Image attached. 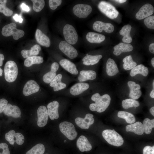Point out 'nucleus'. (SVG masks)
<instances>
[{
	"label": "nucleus",
	"mask_w": 154,
	"mask_h": 154,
	"mask_svg": "<svg viewBox=\"0 0 154 154\" xmlns=\"http://www.w3.org/2000/svg\"><path fill=\"white\" fill-rule=\"evenodd\" d=\"M60 50L69 58L73 59L78 55L76 50L65 41H61L59 44Z\"/></svg>",
	"instance_id": "obj_9"
},
{
	"label": "nucleus",
	"mask_w": 154,
	"mask_h": 154,
	"mask_svg": "<svg viewBox=\"0 0 154 154\" xmlns=\"http://www.w3.org/2000/svg\"><path fill=\"white\" fill-rule=\"evenodd\" d=\"M139 105V103L138 101L131 98L123 100L122 102V106L125 109H127L132 107H138Z\"/></svg>",
	"instance_id": "obj_36"
},
{
	"label": "nucleus",
	"mask_w": 154,
	"mask_h": 154,
	"mask_svg": "<svg viewBox=\"0 0 154 154\" xmlns=\"http://www.w3.org/2000/svg\"><path fill=\"white\" fill-rule=\"evenodd\" d=\"M145 25L148 28L154 29V16H150L145 18L144 20Z\"/></svg>",
	"instance_id": "obj_42"
},
{
	"label": "nucleus",
	"mask_w": 154,
	"mask_h": 154,
	"mask_svg": "<svg viewBox=\"0 0 154 154\" xmlns=\"http://www.w3.org/2000/svg\"><path fill=\"white\" fill-rule=\"evenodd\" d=\"M125 129L126 131L133 132L138 135H142L144 132L143 124L139 121L127 125Z\"/></svg>",
	"instance_id": "obj_24"
},
{
	"label": "nucleus",
	"mask_w": 154,
	"mask_h": 154,
	"mask_svg": "<svg viewBox=\"0 0 154 154\" xmlns=\"http://www.w3.org/2000/svg\"><path fill=\"white\" fill-rule=\"evenodd\" d=\"M93 28L94 31L100 33H101L104 30L106 33H110L114 31V27L111 23L97 21L94 23Z\"/></svg>",
	"instance_id": "obj_13"
},
{
	"label": "nucleus",
	"mask_w": 154,
	"mask_h": 154,
	"mask_svg": "<svg viewBox=\"0 0 154 154\" xmlns=\"http://www.w3.org/2000/svg\"><path fill=\"white\" fill-rule=\"evenodd\" d=\"M114 54L116 56H118L123 52L132 50L133 47L130 44L121 42L114 46Z\"/></svg>",
	"instance_id": "obj_26"
},
{
	"label": "nucleus",
	"mask_w": 154,
	"mask_h": 154,
	"mask_svg": "<svg viewBox=\"0 0 154 154\" xmlns=\"http://www.w3.org/2000/svg\"></svg>",
	"instance_id": "obj_60"
},
{
	"label": "nucleus",
	"mask_w": 154,
	"mask_h": 154,
	"mask_svg": "<svg viewBox=\"0 0 154 154\" xmlns=\"http://www.w3.org/2000/svg\"><path fill=\"white\" fill-rule=\"evenodd\" d=\"M4 72L6 80L9 82H14L18 74V68L16 63L12 60L7 61L5 65Z\"/></svg>",
	"instance_id": "obj_3"
},
{
	"label": "nucleus",
	"mask_w": 154,
	"mask_h": 154,
	"mask_svg": "<svg viewBox=\"0 0 154 154\" xmlns=\"http://www.w3.org/2000/svg\"><path fill=\"white\" fill-rule=\"evenodd\" d=\"M143 124L144 132L147 134H149L152 128L154 127V119L151 120L148 118H146L143 120Z\"/></svg>",
	"instance_id": "obj_35"
},
{
	"label": "nucleus",
	"mask_w": 154,
	"mask_h": 154,
	"mask_svg": "<svg viewBox=\"0 0 154 154\" xmlns=\"http://www.w3.org/2000/svg\"><path fill=\"white\" fill-rule=\"evenodd\" d=\"M59 67V65L55 63H52L51 66L50 71L43 76L42 79L46 83L49 84L56 75V72Z\"/></svg>",
	"instance_id": "obj_23"
},
{
	"label": "nucleus",
	"mask_w": 154,
	"mask_h": 154,
	"mask_svg": "<svg viewBox=\"0 0 154 154\" xmlns=\"http://www.w3.org/2000/svg\"><path fill=\"white\" fill-rule=\"evenodd\" d=\"M8 104V101L5 99L2 98L0 99V113L3 112Z\"/></svg>",
	"instance_id": "obj_47"
},
{
	"label": "nucleus",
	"mask_w": 154,
	"mask_h": 154,
	"mask_svg": "<svg viewBox=\"0 0 154 154\" xmlns=\"http://www.w3.org/2000/svg\"><path fill=\"white\" fill-rule=\"evenodd\" d=\"M4 55L0 53V66H1L3 64V61L4 60Z\"/></svg>",
	"instance_id": "obj_51"
},
{
	"label": "nucleus",
	"mask_w": 154,
	"mask_h": 154,
	"mask_svg": "<svg viewBox=\"0 0 154 154\" xmlns=\"http://www.w3.org/2000/svg\"><path fill=\"white\" fill-rule=\"evenodd\" d=\"M91 99L95 103L90 105V110L99 113L102 112L106 110L110 104L111 100L109 95L105 94L100 96L98 93H96L92 95Z\"/></svg>",
	"instance_id": "obj_1"
},
{
	"label": "nucleus",
	"mask_w": 154,
	"mask_h": 154,
	"mask_svg": "<svg viewBox=\"0 0 154 154\" xmlns=\"http://www.w3.org/2000/svg\"><path fill=\"white\" fill-rule=\"evenodd\" d=\"M154 12V8L152 5L147 3L143 6L135 15L136 18L141 20L152 15Z\"/></svg>",
	"instance_id": "obj_11"
},
{
	"label": "nucleus",
	"mask_w": 154,
	"mask_h": 154,
	"mask_svg": "<svg viewBox=\"0 0 154 154\" xmlns=\"http://www.w3.org/2000/svg\"><path fill=\"white\" fill-rule=\"evenodd\" d=\"M43 61V57L41 56H31L26 58L24 62V65L26 67H29L34 64H41Z\"/></svg>",
	"instance_id": "obj_32"
},
{
	"label": "nucleus",
	"mask_w": 154,
	"mask_h": 154,
	"mask_svg": "<svg viewBox=\"0 0 154 154\" xmlns=\"http://www.w3.org/2000/svg\"><path fill=\"white\" fill-rule=\"evenodd\" d=\"M98 7L100 11L111 19L116 18L119 14L115 7L110 3L105 1H101L98 4Z\"/></svg>",
	"instance_id": "obj_5"
},
{
	"label": "nucleus",
	"mask_w": 154,
	"mask_h": 154,
	"mask_svg": "<svg viewBox=\"0 0 154 154\" xmlns=\"http://www.w3.org/2000/svg\"><path fill=\"white\" fill-rule=\"evenodd\" d=\"M62 1L61 0H49V5L50 8L52 10L56 9L58 6L61 4Z\"/></svg>",
	"instance_id": "obj_43"
},
{
	"label": "nucleus",
	"mask_w": 154,
	"mask_h": 154,
	"mask_svg": "<svg viewBox=\"0 0 154 154\" xmlns=\"http://www.w3.org/2000/svg\"><path fill=\"white\" fill-rule=\"evenodd\" d=\"M62 78V75L58 74L56 75L49 83L50 86L53 88L54 91H58L66 88V84L61 82Z\"/></svg>",
	"instance_id": "obj_22"
},
{
	"label": "nucleus",
	"mask_w": 154,
	"mask_h": 154,
	"mask_svg": "<svg viewBox=\"0 0 154 154\" xmlns=\"http://www.w3.org/2000/svg\"><path fill=\"white\" fill-rule=\"evenodd\" d=\"M33 3V9L35 12H39L43 9L45 5L43 0H31Z\"/></svg>",
	"instance_id": "obj_40"
},
{
	"label": "nucleus",
	"mask_w": 154,
	"mask_h": 154,
	"mask_svg": "<svg viewBox=\"0 0 154 154\" xmlns=\"http://www.w3.org/2000/svg\"><path fill=\"white\" fill-rule=\"evenodd\" d=\"M150 96L151 98H154V89H153L152 90L151 92Z\"/></svg>",
	"instance_id": "obj_53"
},
{
	"label": "nucleus",
	"mask_w": 154,
	"mask_h": 154,
	"mask_svg": "<svg viewBox=\"0 0 154 154\" xmlns=\"http://www.w3.org/2000/svg\"><path fill=\"white\" fill-rule=\"evenodd\" d=\"M123 61L124 62L123 64V69L126 70L132 69L136 66L137 63L133 61L131 55H129L124 58Z\"/></svg>",
	"instance_id": "obj_34"
},
{
	"label": "nucleus",
	"mask_w": 154,
	"mask_h": 154,
	"mask_svg": "<svg viewBox=\"0 0 154 154\" xmlns=\"http://www.w3.org/2000/svg\"><path fill=\"white\" fill-rule=\"evenodd\" d=\"M15 142L18 145H22L24 141V137L23 135L21 133L17 132L15 135Z\"/></svg>",
	"instance_id": "obj_44"
},
{
	"label": "nucleus",
	"mask_w": 154,
	"mask_h": 154,
	"mask_svg": "<svg viewBox=\"0 0 154 154\" xmlns=\"http://www.w3.org/2000/svg\"><path fill=\"white\" fill-rule=\"evenodd\" d=\"M15 133V132L14 130H11L6 133L5 135L6 140L9 142V143L11 145H14L15 142L14 138Z\"/></svg>",
	"instance_id": "obj_41"
},
{
	"label": "nucleus",
	"mask_w": 154,
	"mask_h": 154,
	"mask_svg": "<svg viewBox=\"0 0 154 154\" xmlns=\"http://www.w3.org/2000/svg\"><path fill=\"white\" fill-rule=\"evenodd\" d=\"M40 86L35 80H30L28 81L24 86L23 94L25 96H28L38 92Z\"/></svg>",
	"instance_id": "obj_14"
},
{
	"label": "nucleus",
	"mask_w": 154,
	"mask_h": 154,
	"mask_svg": "<svg viewBox=\"0 0 154 154\" xmlns=\"http://www.w3.org/2000/svg\"><path fill=\"white\" fill-rule=\"evenodd\" d=\"M60 66L70 74L77 75L78 72L75 64L68 60L63 59L59 62Z\"/></svg>",
	"instance_id": "obj_19"
},
{
	"label": "nucleus",
	"mask_w": 154,
	"mask_h": 154,
	"mask_svg": "<svg viewBox=\"0 0 154 154\" xmlns=\"http://www.w3.org/2000/svg\"><path fill=\"white\" fill-rule=\"evenodd\" d=\"M151 64L153 67H154V58H152L151 60Z\"/></svg>",
	"instance_id": "obj_55"
},
{
	"label": "nucleus",
	"mask_w": 154,
	"mask_h": 154,
	"mask_svg": "<svg viewBox=\"0 0 154 154\" xmlns=\"http://www.w3.org/2000/svg\"><path fill=\"white\" fill-rule=\"evenodd\" d=\"M37 125L40 127L45 126L47 122L48 114L46 107L43 106L39 107L37 110Z\"/></svg>",
	"instance_id": "obj_12"
},
{
	"label": "nucleus",
	"mask_w": 154,
	"mask_h": 154,
	"mask_svg": "<svg viewBox=\"0 0 154 154\" xmlns=\"http://www.w3.org/2000/svg\"><path fill=\"white\" fill-rule=\"evenodd\" d=\"M0 149H3L2 154H10L8 146L6 143H0Z\"/></svg>",
	"instance_id": "obj_46"
},
{
	"label": "nucleus",
	"mask_w": 154,
	"mask_h": 154,
	"mask_svg": "<svg viewBox=\"0 0 154 154\" xmlns=\"http://www.w3.org/2000/svg\"><path fill=\"white\" fill-rule=\"evenodd\" d=\"M66 140H65L64 141V142H66Z\"/></svg>",
	"instance_id": "obj_58"
},
{
	"label": "nucleus",
	"mask_w": 154,
	"mask_h": 154,
	"mask_svg": "<svg viewBox=\"0 0 154 154\" xmlns=\"http://www.w3.org/2000/svg\"><path fill=\"white\" fill-rule=\"evenodd\" d=\"M114 1H116L118 3H124L125 2L126 0H114Z\"/></svg>",
	"instance_id": "obj_54"
},
{
	"label": "nucleus",
	"mask_w": 154,
	"mask_h": 154,
	"mask_svg": "<svg viewBox=\"0 0 154 154\" xmlns=\"http://www.w3.org/2000/svg\"><path fill=\"white\" fill-rule=\"evenodd\" d=\"M1 33L5 37L12 35L14 40H17L24 36L25 32L23 30L17 29L16 25L11 23L3 27Z\"/></svg>",
	"instance_id": "obj_4"
},
{
	"label": "nucleus",
	"mask_w": 154,
	"mask_h": 154,
	"mask_svg": "<svg viewBox=\"0 0 154 154\" xmlns=\"http://www.w3.org/2000/svg\"><path fill=\"white\" fill-rule=\"evenodd\" d=\"M102 55H88L83 58V64L86 65H93L97 63L102 58Z\"/></svg>",
	"instance_id": "obj_30"
},
{
	"label": "nucleus",
	"mask_w": 154,
	"mask_h": 154,
	"mask_svg": "<svg viewBox=\"0 0 154 154\" xmlns=\"http://www.w3.org/2000/svg\"><path fill=\"white\" fill-rule=\"evenodd\" d=\"M92 9L88 5L78 4L73 7L72 11L74 14L79 18H86L91 13Z\"/></svg>",
	"instance_id": "obj_8"
},
{
	"label": "nucleus",
	"mask_w": 154,
	"mask_h": 154,
	"mask_svg": "<svg viewBox=\"0 0 154 154\" xmlns=\"http://www.w3.org/2000/svg\"><path fill=\"white\" fill-rule=\"evenodd\" d=\"M41 48L38 44H35L32 47L30 50L24 49L21 52V54L24 58L37 55L41 50Z\"/></svg>",
	"instance_id": "obj_29"
},
{
	"label": "nucleus",
	"mask_w": 154,
	"mask_h": 154,
	"mask_svg": "<svg viewBox=\"0 0 154 154\" xmlns=\"http://www.w3.org/2000/svg\"><path fill=\"white\" fill-rule=\"evenodd\" d=\"M3 112L5 115L15 118L19 117L21 115V112L19 108L16 106L12 105L10 104H7Z\"/></svg>",
	"instance_id": "obj_20"
},
{
	"label": "nucleus",
	"mask_w": 154,
	"mask_h": 154,
	"mask_svg": "<svg viewBox=\"0 0 154 154\" xmlns=\"http://www.w3.org/2000/svg\"><path fill=\"white\" fill-rule=\"evenodd\" d=\"M106 72L109 76L116 75L119 72L117 65L114 60L109 58L106 63Z\"/></svg>",
	"instance_id": "obj_25"
},
{
	"label": "nucleus",
	"mask_w": 154,
	"mask_h": 154,
	"mask_svg": "<svg viewBox=\"0 0 154 154\" xmlns=\"http://www.w3.org/2000/svg\"><path fill=\"white\" fill-rule=\"evenodd\" d=\"M118 117L124 119L126 122L132 124L135 121L134 116L132 114L124 111H119L117 114Z\"/></svg>",
	"instance_id": "obj_33"
},
{
	"label": "nucleus",
	"mask_w": 154,
	"mask_h": 154,
	"mask_svg": "<svg viewBox=\"0 0 154 154\" xmlns=\"http://www.w3.org/2000/svg\"><path fill=\"white\" fill-rule=\"evenodd\" d=\"M13 18L16 22H19L20 23H21L23 21V19L21 16L17 14H16L14 15Z\"/></svg>",
	"instance_id": "obj_48"
},
{
	"label": "nucleus",
	"mask_w": 154,
	"mask_h": 154,
	"mask_svg": "<svg viewBox=\"0 0 154 154\" xmlns=\"http://www.w3.org/2000/svg\"><path fill=\"white\" fill-rule=\"evenodd\" d=\"M153 89H154V80H153Z\"/></svg>",
	"instance_id": "obj_57"
},
{
	"label": "nucleus",
	"mask_w": 154,
	"mask_h": 154,
	"mask_svg": "<svg viewBox=\"0 0 154 154\" xmlns=\"http://www.w3.org/2000/svg\"><path fill=\"white\" fill-rule=\"evenodd\" d=\"M88 41L91 43H100L105 39V36L102 34L93 32H89L86 36Z\"/></svg>",
	"instance_id": "obj_27"
},
{
	"label": "nucleus",
	"mask_w": 154,
	"mask_h": 154,
	"mask_svg": "<svg viewBox=\"0 0 154 154\" xmlns=\"http://www.w3.org/2000/svg\"><path fill=\"white\" fill-rule=\"evenodd\" d=\"M102 135L107 142L112 145L119 147L123 143V137L114 129L104 130L102 131Z\"/></svg>",
	"instance_id": "obj_2"
},
{
	"label": "nucleus",
	"mask_w": 154,
	"mask_h": 154,
	"mask_svg": "<svg viewBox=\"0 0 154 154\" xmlns=\"http://www.w3.org/2000/svg\"><path fill=\"white\" fill-rule=\"evenodd\" d=\"M94 116L91 114H87L84 118L80 117L76 118L75 122L76 124L83 129H88L90 125L94 123Z\"/></svg>",
	"instance_id": "obj_10"
},
{
	"label": "nucleus",
	"mask_w": 154,
	"mask_h": 154,
	"mask_svg": "<svg viewBox=\"0 0 154 154\" xmlns=\"http://www.w3.org/2000/svg\"><path fill=\"white\" fill-rule=\"evenodd\" d=\"M7 1L6 0H0V12L5 16L9 17L12 15L13 11L6 6Z\"/></svg>",
	"instance_id": "obj_38"
},
{
	"label": "nucleus",
	"mask_w": 154,
	"mask_h": 154,
	"mask_svg": "<svg viewBox=\"0 0 154 154\" xmlns=\"http://www.w3.org/2000/svg\"><path fill=\"white\" fill-rule=\"evenodd\" d=\"M44 151L45 147L44 145L38 143L28 151L25 154H43Z\"/></svg>",
	"instance_id": "obj_37"
},
{
	"label": "nucleus",
	"mask_w": 154,
	"mask_h": 154,
	"mask_svg": "<svg viewBox=\"0 0 154 154\" xmlns=\"http://www.w3.org/2000/svg\"><path fill=\"white\" fill-rule=\"evenodd\" d=\"M127 84L130 90L129 94V97L134 100H136L139 98L141 96L142 93L140 90L141 88L140 86L138 84L133 81H129Z\"/></svg>",
	"instance_id": "obj_16"
},
{
	"label": "nucleus",
	"mask_w": 154,
	"mask_h": 154,
	"mask_svg": "<svg viewBox=\"0 0 154 154\" xmlns=\"http://www.w3.org/2000/svg\"><path fill=\"white\" fill-rule=\"evenodd\" d=\"M131 27L129 25H127L123 26L119 31L120 34L123 36L122 41L124 42L130 43L132 40L130 35Z\"/></svg>",
	"instance_id": "obj_28"
},
{
	"label": "nucleus",
	"mask_w": 154,
	"mask_h": 154,
	"mask_svg": "<svg viewBox=\"0 0 154 154\" xmlns=\"http://www.w3.org/2000/svg\"><path fill=\"white\" fill-rule=\"evenodd\" d=\"M21 7L22 10L24 11L28 12L30 11L29 7L24 3H22L21 4Z\"/></svg>",
	"instance_id": "obj_49"
},
{
	"label": "nucleus",
	"mask_w": 154,
	"mask_h": 154,
	"mask_svg": "<svg viewBox=\"0 0 154 154\" xmlns=\"http://www.w3.org/2000/svg\"><path fill=\"white\" fill-rule=\"evenodd\" d=\"M3 70L2 69L0 68V76H2V75L3 74Z\"/></svg>",
	"instance_id": "obj_56"
},
{
	"label": "nucleus",
	"mask_w": 154,
	"mask_h": 154,
	"mask_svg": "<svg viewBox=\"0 0 154 154\" xmlns=\"http://www.w3.org/2000/svg\"><path fill=\"white\" fill-rule=\"evenodd\" d=\"M143 154H154V146H145L143 149Z\"/></svg>",
	"instance_id": "obj_45"
},
{
	"label": "nucleus",
	"mask_w": 154,
	"mask_h": 154,
	"mask_svg": "<svg viewBox=\"0 0 154 154\" xmlns=\"http://www.w3.org/2000/svg\"><path fill=\"white\" fill-rule=\"evenodd\" d=\"M149 70L147 67H145L142 64L136 66L133 68L130 72V75L132 77L138 74H141L144 76L148 75Z\"/></svg>",
	"instance_id": "obj_31"
},
{
	"label": "nucleus",
	"mask_w": 154,
	"mask_h": 154,
	"mask_svg": "<svg viewBox=\"0 0 154 154\" xmlns=\"http://www.w3.org/2000/svg\"><path fill=\"white\" fill-rule=\"evenodd\" d=\"M63 34L67 42L70 44H74L78 41V35L77 33L72 25L67 24L63 29Z\"/></svg>",
	"instance_id": "obj_7"
},
{
	"label": "nucleus",
	"mask_w": 154,
	"mask_h": 154,
	"mask_svg": "<svg viewBox=\"0 0 154 154\" xmlns=\"http://www.w3.org/2000/svg\"><path fill=\"white\" fill-rule=\"evenodd\" d=\"M150 112L152 115L154 116V107H152L150 109Z\"/></svg>",
	"instance_id": "obj_52"
},
{
	"label": "nucleus",
	"mask_w": 154,
	"mask_h": 154,
	"mask_svg": "<svg viewBox=\"0 0 154 154\" xmlns=\"http://www.w3.org/2000/svg\"><path fill=\"white\" fill-rule=\"evenodd\" d=\"M0 154H2L0 152Z\"/></svg>",
	"instance_id": "obj_59"
},
{
	"label": "nucleus",
	"mask_w": 154,
	"mask_h": 154,
	"mask_svg": "<svg viewBox=\"0 0 154 154\" xmlns=\"http://www.w3.org/2000/svg\"><path fill=\"white\" fill-rule=\"evenodd\" d=\"M89 84L86 83L79 82L75 84L70 89V93L72 95L77 96L82 93L89 87Z\"/></svg>",
	"instance_id": "obj_18"
},
{
	"label": "nucleus",
	"mask_w": 154,
	"mask_h": 154,
	"mask_svg": "<svg viewBox=\"0 0 154 154\" xmlns=\"http://www.w3.org/2000/svg\"><path fill=\"white\" fill-rule=\"evenodd\" d=\"M59 127L61 132L69 140H73L76 138L78 133L71 123L63 121L60 123Z\"/></svg>",
	"instance_id": "obj_6"
},
{
	"label": "nucleus",
	"mask_w": 154,
	"mask_h": 154,
	"mask_svg": "<svg viewBox=\"0 0 154 154\" xmlns=\"http://www.w3.org/2000/svg\"><path fill=\"white\" fill-rule=\"evenodd\" d=\"M59 106V103L55 100L50 102L47 105V112L48 116L51 120L57 119L59 118L58 108Z\"/></svg>",
	"instance_id": "obj_15"
},
{
	"label": "nucleus",
	"mask_w": 154,
	"mask_h": 154,
	"mask_svg": "<svg viewBox=\"0 0 154 154\" xmlns=\"http://www.w3.org/2000/svg\"><path fill=\"white\" fill-rule=\"evenodd\" d=\"M35 37L37 42L40 45L46 47L50 46V41L49 38L40 29H37Z\"/></svg>",
	"instance_id": "obj_21"
},
{
	"label": "nucleus",
	"mask_w": 154,
	"mask_h": 154,
	"mask_svg": "<svg viewBox=\"0 0 154 154\" xmlns=\"http://www.w3.org/2000/svg\"><path fill=\"white\" fill-rule=\"evenodd\" d=\"M80 74L85 78L86 81L95 79L97 75L96 72L92 70H82L80 72Z\"/></svg>",
	"instance_id": "obj_39"
},
{
	"label": "nucleus",
	"mask_w": 154,
	"mask_h": 154,
	"mask_svg": "<svg viewBox=\"0 0 154 154\" xmlns=\"http://www.w3.org/2000/svg\"><path fill=\"white\" fill-rule=\"evenodd\" d=\"M76 145L79 150L82 152L88 151L92 149L91 145L87 138L84 135H81L76 141Z\"/></svg>",
	"instance_id": "obj_17"
},
{
	"label": "nucleus",
	"mask_w": 154,
	"mask_h": 154,
	"mask_svg": "<svg viewBox=\"0 0 154 154\" xmlns=\"http://www.w3.org/2000/svg\"><path fill=\"white\" fill-rule=\"evenodd\" d=\"M149 51L152 53H154V43H152L150 44L149 46Z\"/></svg>",
	"instance_id": "obj_50"
}]
</instances>
